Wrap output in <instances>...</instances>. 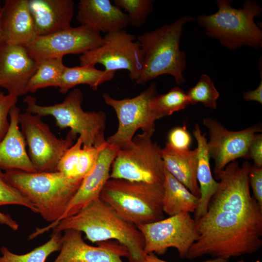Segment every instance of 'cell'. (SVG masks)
<instances>
[{
	"mask_svg": "<svg viewBox=\"0 0 262 262\" xmlns=\"http://www.w3.org/2000/svg\"><path fill=\"white\" fill-rule=\"evenodd\" d=\"M0 26L3 42L25 47L36 37L28 0H6L1 8Z\"/></svg>",
	"mask_w": 262,
	"mask_h": 262,
	"instance_id": "ffe728a7",
	"label": "cell"
},
{
	"mask_svg": "<svg viewBox=\"0 0 262 262\" xmlns=\"http://www.w3.org/2000/svg\"><path fill=\"white\" fill-rule=\"evenodd\" d=\"M62 236V232L53 231L50 239L46 243L22 255L14 253L7 247L2 246L0 248V262H46L52 253L60 250Z\"/></svg>",
	"mask_w": 262,
	"mask_h": 262,
	"instance_id": "83f0119b",
	"label": "cell"
},
{
	"mask_svg": "<svg viewBox=\"0 0 262 262\" xmlns=\"http://www.w3.org/2000/svg\"><path fill=\"white\" fill-rule=\"evenodd\" d=\"M19 121L36 172L57 171L60 159L74 144L77 135L69 131L65 138H58L41 116L26 111L19 114Z\"/></svg>",
	"mask_w": 262,
	"mask_h": 262,
	"instance_id": "30bf717a",
	"label": "cell"
},
{
	"mask_svg": "<svg viewBox=\"0 0 262 262\" xmlns=\"http://www.w3.org/2000/svg\"><path fill=\"white\" fill-rule=\"evenodd\" d=\"M163 183L110 178L99 198L121 218L136 227L164 218Z\"/></svg>",
	"mask_w": 262,
	"mask_h": 262,
	"instance_id": "8992f818",
	"label": "cell"
},
{
	"mask_svg": "<svg viewBox=\"0 0 262 262\" xmlns=\"http://www.w3.org/2000/svg\"><path fill=\"white\" fill-rule=\"evenodd\" d=\"M232 1L217 0L218 11L214 14L199 15L197 22L209 37L218 40L230 50L244 46L258 49L262 46V31L255 23L262 12L257 2L246 0L243 8L231 6Z\"/></svg>",
	"mask_w": 262,
	"mask_h": 262,
	"instance_id": "5b68a950",
	"label": "cell"
},
{
	"mask_svg": "<svg viewBox=\"0 0 262 262\" xmlns=\"http://www.w3.org/2000/svg\"><path fill=\"white\" fill-rule=\"evenodd\" d=\"M196 225L199 235L187 253L188 259L210 255L228 260L253 254L262 246V217L208 210Z\"/></svg>",
	"mask_w": 262,
	"mask_h": 262,
	"instance_id": "6da1fadb",
	"label": "cell"
},
{
	"mask_svg": "<svg viewBox=\"0 0 262 262\" xmlns=\"http://www.w3.org/2000/svg\"><path fill=\"white\" fill-rule=\"evenodd\" d=\"M0 224L5 225L13 230H17L19 228L18 224L10 215L0 211Z\"/></svg>",
	"mask_w": 262,
	"mask_h": 262,
	"instance_id": "f35d334b",
	"label": "cell"
},
{
	"mask_svg": "<svg viewBox=\"0 0 262 262\" xmlns=\"http://www.w3.org/2000/svg\"><path fill=\"white\" fill-rule=\"evenodd\" d=\"M20 113L16 104L10 111L9 127L0 142V168L5 171L35 172L36 171L27 152L25 139L19 128Z\"/></svg>",
	"mask_w": 262,
	"mask_h": 262,
	"instance_id": "7402d4cb",
	"label": "cell"
},
{
	"mask_svg": "<svg viewBox=\"0 0 262 262\" xmlns=\"http://www.w3.org/2000/svg\"><path fill=\"white\" fill-rule=\"evenodd\" d=\"M195 20L192 16H183L137 37L144 54L143 68L137 84L145 85L164 74L172 76L177 85L185 82L183 72L186 67V54L180 50V42L184 25Z\"/></svg>",
	"mask_w": 262,
	"mask_h": 262,
	"instance_id": "3957f363",
	"label": "cell"
},
{
	"mask_svg": "<svg viewBox=\"0 0 262 262\" xmlns=\"http://www.w3.org/2000/svg\"><path fill=\"white\" fill-rule=\"evenodd\" d=\"M192 133L197 142L198 164L196 179L200 191V196L193 217L196 221L207 213L210 199L218 188L219 182L215 181L212 176L205 134L202 133L197 124L195 125Z\"/></svg>",
	"mask_w": 262,
	"mask_h": 262,
	"instance_id": "cb8c5ba5",
	"label": "cell"
},
{
	"mask_svg": "<svg viewBox=\"0 0 262 262\" xmlns=\"http://www.w3.org/2000/svg\"><path fill=\"white\" fill-rule=\"evenodd\" d=\"M4 95V93L0 90V97Z\"/></svg>",
	"mask_w": 262,
	"mask_h": 262,
	"instance_id": "b9f144b4",
	"label": "cell"
},
{
	"mask_svg": "<svg viewBox=\"0 0 262 262\" xmlns=\"http://www.w3.org/2000/svg\"><path fill=\"white\" fill-rule=\"evenodd\" d=\"M115 73V71L98 69L92 65L66 66L59 86V91L66 94L70 89L80 84H87L96 91L102 83L112 80Z\"/></svg>",
	"mask_w": 262,
	"mask_h": 262,
	"instance_id": "484cf974",
	"label": "cell"
},
{
	"mask_svg": "<svg viewBox=\"0 0 262 262\" xmlns=\"http://www.w3.org/2000/svg\"><path fill=\"white\" fill-rule=\"evenodd\" d=\"M1 8H2V6L1 5V2L0 0V46L3 42L1 26H0V14H1Z\"/></svg>",
	"mask_w": 262,
	"mask_h": 262,
	"instance_id": "60d3db41",
	"label": "cell"
},
{
	"mask_svg": "<svg viewBox=\"0 0 262 262\" xmlns=\"http://www.w3.org/2000/svg\"><path fill=\"white\" fill-rule=\"evenodd\" d=\"M6 205L22 206L38 213L34 205L8 181L0 168V206Z\"/></svg>",
	"mask_w": 262,
	"mask_h": 262,
	"instance_id": "1f68e13d",
	"label": "cell"
},
{
	"mask_svg": "<svg viewBox=\"0 0 262 262\" xmlns=\"http://www.w3.org/2000/svg\"><path fill=\"white\" fill-rule=\"evenodd\" d=\"M64 231L60 253L53 262H123L121 257L128 256L121 245L94 246L84 242L81 232L74 229Z\"/></svg>",
	"mask_w": 262,
	"mask_h": 262,
	"instance_id": "ac0fdd59",
	"label": "cell"
},
{
	"mask_svg": "<svg viewBox=\"0 0 262 262\" xmlns=\"http://www.w3.org/2000/svg\"><path fill=\"white\" fill-rule=\"evenodd\" d=\"M76 19L81 25L106 33L123 30L129 25L127 14L109 0H80Z\"/></svg>",
	"mask_w": 262,
	"mask_h": 262,
	"instance_id": "44dd1931",
	"label": "cell"
},
{
	"mask_svg": "<svg viewBox=\"0 0 262 262\" xmlns=\"http://www.w3.org/2000/svg\"><path fill=\"white\" fill-rule=\"evenodd\" d=\"M157 94V85L154 82L132 98L116 99L108 93H103L105 102L114 109L118 122L117 131L106 139V142L122 149L131 146L135 133L139 129L143 133L152 136L158 119L151 108V101Z\"/></svg>",
	"mask_w": 262,
	"mask_h": 262,
	"instance_id": "9c48e42d",
	"label": "cell"
},
{
	"mask_svg": "<svg viewBox=\"0 0 262 262\" xmlns=\"http://www.w3.org/2000/svg\"><path fill=\"white\" fill-rule=\"evenodd\" d=\"M144 240V252L164 254L168 248H175L185 258L198 233L196 221L190 213L181 212L162 220L137 227Z\"/></svg>",
	"mask_w": 262,
	"mask_h": 262,
	"instance_id": "7c38bea8",
	"label": "cell"
},
{
	"mask_svg": "<svg viewBox=\"0 0 262 262\" xmlns=\"http://www.w3.org/2000/svg\"><path fill=\"white\" fill-rule=\"evenodd\" d=\"M252 159L254 165L262 167V134L256 133L248 148V159Z\"/></svg>",
	"mask_w": 262,
	"mask_h": 262,
	"instance_id": "8d00e7d4",
	"label": "cell"
},
{
	"mask_svg": "<svg viewBox=\"0 0 262 262\" xmlns=\"http://www.w3.org/2000/svg\"><path fill=\"white\" fill-rule=\"evenodd\" d=\"M203 123L208 130L207 149L210 158L214 161V174L218 180L229 163L238 158L248 159L250 143L255 134L262 131L259 123L239 131H229L217 120L210 117L204 118Z\"/></svg>",
	"mask_w": 262,
	"mask_h": 262,
	"instance_id": "5bb4252c",
	"label": "cell"
},
{
	"mask_svg": "<svg viewBox=\"0 0 262 262\" xmlns=\"http://www.w3.org/2000/svg\"><path fill=\"white\" fill-rule=\"evenodd\" d=\"M115 5L127 12L129 25L141 27L146 22L148 16L152 12V0H114Z\"/></svg>",
	"mask_w": 262,
	"mask_h": 262,
	"instance_id": "4dcf8cb0",
	"label": "cell"
},
{
	"mask_svg": "<svg viewBox=\"0 0 262 262\" xmlns=\"http://www.w3.org/2000/svg\"><path fill=\"white\" fill-rule=\"evenodd\" d=\"M103 38L102 45L81 55L80 66L99 64L106 71L127 70L131 80L136 82L144 63V54L136 37L123 30L107 33Z\"/></svg>",
	"mask_w": 262,
	"mask_h": 262,
	"instance_id": "8fae6325",
	"label": "cell"
},
{
	"mask_svg": "<svg viewBox=\"0 0 262 262\" xmlns=\"http://www.w3.org/2000/svg\"><path fill=\"white\" fill-rule=\"evenodd\" d=\"M63 60V57L38 60V67L28 83L27 93H33L39 89L47 87H59L66 67Z\"/></svg>",
	"mask_w": 262,
	"mask_h": 262,
	"instance_id": "4316f807",
	"label": "cell"
},
{
	"mask_svg": "<svg viewBox=\"0 0 262 262\" xmlns=\"http://www.w3.org/2000/svg\"><path fill=\"white\" fill-rule=\"evenodd\" d=\"M249 182L253 197L262 208V167L251 165L249 172Z\"/></svg>",
	"mask_w": 262,
	"mask_h": 262,
	"instance_id": "d590c367",
	"label": "cell"
},
{
	"mask_svg": "<svg viewBox=\"0 0 262 262\" xmlns=\"http://www.w3.org/2000/svg\"><path fill=\"white\" fill-rule=\"evenodd\" d=\"M168 142L171 146L179 150H188L192 143V137L185 125L178 126L170 131Z\"/></svg>",
	"mask_w": 262,
	"mask_h": 262,
	"instance_id": "836d02e7",
	"label": "cell"
},
{
	"mask_svg": "<svg viewBox=\"0 0 262 262\" xmlns=\"http://www.w3.org/2000/svg\"><path fill=\"white\" fill-rule=\"evenodd\" d=\"M227 260L215 258L213 259L208 260L201 262H227ZM145 262H168L159 259L154 253H150L146 254Z\"/></svg>",
	"mask_w": 262,
	"mask_h": 262,
	"instance_id": "ab89813d",
	"label": "cell"
},
{
	"mask_svg": "<svg viewBox=\"0 0 262 262\" xmlns=\"http://www.w3.org/2000/svg\"><path fill=\"white\" fill-rule=\"evenodd\" d=\"M189 104L186 93L179 87L172 88L165 94H157L151 101V108L158 120L183 110Z\"/></svg>",
	"mask_w": 262,
	"mask_h": 262,
	"instance_id": "f1b7e54d",
	"label": "cell"
},
{
	"mask_svg": "<svg viewBox=\"0 0 262 262\" xmlns=\"http://www.w3.org/2000/svg\"><path fill=\"white\" fill-rule=\"evenodd\" d=\"M163 207L169 216L181 212L194 213L199 197L193 195L164 167Z\"/></svg>",
	"mask_w": 262,
	"mask_h": 262,
	"instance_id": "d4e9b609",
	"label": "cell"
},
{
	"mask_svg": "<svg viewBox=\"0 0 262 262\" xmlns=\"http://www.w3.org/2000/svg\"><path fill=\"white\" fill-rule=\"evenodd\" d=\"M4 173L8 181L34 205L44 220L51 223L62 216L82 182L57 171L10 170Z\"/></svg>",
	"mask_w": 262,
	"mask_h": 262,
	"instance_id": "277c9868",
	"label": "cell"
},
{
	"mask_svg": "<svg viewBox=\"0 0 262 262\" xmlns=\"http://www.w3.org/2000/svg\"><path fill=\"white\" fill-rule=\"evenodd\" d=\"M189 104L202 103L205 107L213 109L217 107L219 93L211 78L206 74L201 75L199 80L186 92Z\"/></svg>",
	"mask_w": 262,
	"mask_h": 262,
	"instance_id": "f546056e",
	"label": "cell"
},
{
	"mask_svg": "<svg viewBox=\"0 0 262 262\" xmlns=\"http://www.w3.org/2000/svg\"><path fill=\"white\" fill-rule=\"evenodd\" d=\"M251 166L245 161L240 166L234 161L226 166L219 176L218 188L210 199L208 210H230L246 215H262V208L250 192Z\"/></svg>",
	"mask_w": 262,
	"mask_h": 262,
	"instance_id": "4fadbf2b",
	"label": "cell"
},
{
	"mask_svg": "<svg viewBox=\"0 0 262 262\" xmlns=\"http://www.w3.org/2000/svg\"><path fill=\"white\" fill-rule=\"evenodd\" d=\"M82 101V93L78 88L71 91L62 102L53 105H39L36 98L30 95L24 100L26 111L41 117L52 116L60 129L69 128L73 134H79L83 146L98 147L106 142L104 137L106 115L103 111H83Z\"/></svg>",
	"mask_w": 262,
	"mask_h": 262,
	"instance_id": "52a82bcc",
	"label": "cell"
},
{
	"mask_svg": "<svg viewBox=\"0 0 262 262\" xmlns=\"http://www.w3.org/2000/svg\"><path fill=\"white\" fill-rule=\"evenodd\" d=\"M164 165L162 148L151 136H134L131 146L120 149L111 168L110 178L150 183H163Z\"/></svg>",
	"mask_w": 262,
	"mask_h": 262,
	"instance_id": "ba28073f",
	"label": "cell"
},
{
	"mask_svg": "<svg viewBox=\"0 0 262 262\" xmlns=\"http://www.w3.org/2000/svg\"><path fill=\"white\" fill-rule=\"evenodd\" d=\"M38 65L25 46L3 42L0 46V87L17 98L25 95Z\"/></svg>",
	"mask_w": 262,
	"mask_h": 262,
	"instance_id": "e0dca14e",
	"label": "cell"
},
{
	"mask_svg": "<svg viewBox=\"0 0 262 262\" xmlns=\"http://www.w3.org/2000/svg\"><path fill=\"white\" fill-rule=\"evenodd\" d=\"M119 150L118 147L107 143L100 152L94 167L82 180L62 216L57 221L44 228L36 229L33 232L34 237L53 229L62 219L76 214L91 202L99 198L102 189L110 179L111 165Z\"/></svg>",
	"mask_w": 262,
	"mask_h": 262,
	"instance_id": "2e32d148",
	"label": "cell"
},
{
	"mask_svg": "<svg viewBox=\"0 0 262 262\" xmlns=\"http://www.w3.org/2000/svg\"><path fill=\"white\" fill-rule=\"evenodd\" d=\"M162 154L166 169L193 195L200 197V188L196 179L197 148L179 150L166 143L162 148Z\"/></svg>",
	"mask_w": 262,
	"mask_h": 262,
	"instance_id": "603a6c76",
	"label": "cell"
},
{
	"mask_svg": "<svg viewBox=\"0 0 262 262\" xmlns=\"http://www.w3.org/2000/svg\"><path fill=\"white\" fill-rule=\"evenodd\" d=\"M68 229L83 232L86 238L92 243L116 240L127 250L129 262H145L146 254L141 231L100 198L76 214L61 220L53 231Z\"/></svg>",
	"mask_w": 262,
	"mask_h": 262,
	"instance_id": "7a4b0ae2",
	"label": "cell"
},
{
	"mask_svg": "<svg viewBox=\"0 0 262 262\" xmlns=\"http://www.w3.org/2000/svg\"><path fill=\"white\" fill-rule=\"evenodd\" d=\"M262 74L261 67V82L258 87L254 90L247 91L244 93L243 98L247 101H255L262 103Z\"/></svg>",
	"mask_w": 262,
	"mask_h": 262,
	"instance_id": "74e56055",
	"label": "cell"
},
{
	"mask_svg": "<svg viewBox=\"0 0 262 262\" xmlns=\"http://www.w3.org/2000/svg\"><path fill=\"white\" fill-rule=\"evenodd\" d=\"M104 42L99 32L81 25L50 35L37 36L26 47L30 55L38 60L63 57L69 54H82L101 46Z\"/></svg>",
	"mask_w": 262,
	"mask_h": 262,
	"instance_id": "9a60e30c",
	"label": "cell"
},
{
	"mask_svg": "<svg viewBox=\"0 0 262 262\" xmlns=\"http://www.w3.org/2000/svg\"><path fill=\"white\" fill-rule=\"evenodd\" d=\"M17 101V97L9 94L0 97V142L6 135L9 127L8 115L10 111Z\"/></svg>",
	"mask_w": 262,
	"mask_h": 262,
	"instance_id": "e575fe53",
	"label": "cell"
},
{
	"mask_svg": "<svg viewBox=\"0 0 262 262\" xmlns=\"http://www.w3.org/2000/svg\"><path fill=\"white\" fill-rule=\"evenodd\" d=\"M83 146L82 139L79 136L76 142L69 147L60 159L56 170L67 177L79 180L76 176V167Z\"/></svg>",
	"mask_w": 262,
	"mask_h": 262,
	"instance_id": "d6a6232c",
	"label": "cell"
},
{
	"mask_svg": "<svg viewBox=\"0 0 262 262\" xmlns=\"http://www.w3.org/2000/svg\"><path fill=\"white\" fill-rule=\"evenodd\" d=\"M36 34L50 35L71 27L74 15L72 0H28Z\"/></svg>",
	"mask_w": 262,
	"mask_h": 262,
	"instance_id": "d6986e66",
	"label": "cell"
}]
</instances>
